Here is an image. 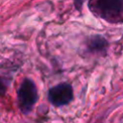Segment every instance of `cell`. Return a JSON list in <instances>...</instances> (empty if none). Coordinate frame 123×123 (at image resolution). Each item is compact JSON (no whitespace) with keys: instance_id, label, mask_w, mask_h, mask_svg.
Instances as JSON below:
<instances>
[{"instance_id":"cell-1","label":"cell","mask_w":123,"mask_h":123,"mask_svg":"<svg viewBox=\"0 0 123 123\" xmlns=\"http://www.w3.org/2000/svg\"><path fill=\"white\" fill-rule=\"evenodd\" d=\"M89 8L98 17L117 22L123 16V0H90Z\"/></svg>"},{"instance_id":"cell-2","label":"cell","mask_w":123,"mask_h":123,"mask_svg":"<svg viewBox=\"0 0 123 123\" xmlns=\"http://www.w3.org/2000/svg\"><path fill=\"white\" fill-rule=\"evenodd\" d=\"M38 99L36 84L31 79H24L17 90V103L20 111L28 113Z\"/></svg>"},{"instance_id":"cell-3","label":"cell","mask_w":123,"mask_h":123,"mask_svg":"<svg viewBox=\"0 0 123 123\" xmlns=\"http://www.w3.org/2000/svg\"><path fill=\"white\" fill-rule=\"evenodd\" d=\"M73 99V88L67 83L59 84L49 89L48 100L55 107L67 105Z\"/></svg>"},{"instance_id":"cell-4","label":"cell","mask_w":123,"mask_h":123,"mask_svg":"<svg viewBox=\"0 0 123 123\" xmlns=\"http://www.w3.org/2000/svg\"><path fill=\"white\" fill-rule=\"evenodd\" d=\"M87 48L92 53L105 54L108 48V41L102 36L96 35L91 37L87 41Z\"/></svg>"},{"instance_id":"cell-5","label":"cell","mask_w":123,"mask_h":123,"mask_svg":"<svg viewBox=\"0 0 123 123\" xmlns=\"http://www.w3.org/2000/svg\"><path fill=\"white\" fill-rule=\"evenodd\" d=\"M74 2H75V5H76V8L81 9V7H82V5H83L84 0H74Z\"/></svg>"}]
</instances>
